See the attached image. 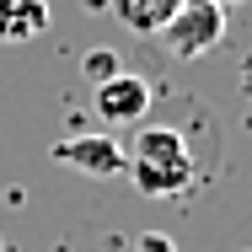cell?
I'll use <instances>...</instances> for the list:
<instances>
[{"label":"cell","mask_w":252,"mask_h":252,"mask_svg":"<svg viewBox=\"0 0 252 252\" xmlns=\"http://www.w3.org/2000/svg\"><path fill=\"white\" fill-rule=\"evenodd\" d=\"M183 0H113V16L129 27V32H140V38H156L166 22H172V11H177Z\"/></svg>","instance_id":"obj_6"},{"label":"cell","mask_w":252,"mask_h":252,"mask_svg":"<svg viewBox=\"0 0 252 252\" xmlns=\"http://www.w3.org/2000/svg\"><path fill=\"white\" fill-rule=\"evenodd\" d=\"M134 252H177V242H172L166 231H145V236L134 242Z\"/></svg>","instance_id":"obj_8"},{"label":"cell","mask_w":252,"mask_h":252,"mask_svg":"<svg viewBox=\"0 0 252 252\" xmlns=\"http://www.w3.org/2000/svg\"><path fill=\"white\" fill-rule=\"evenodd\" d=\"M156 38L177 54V59H204V54L225 38V11L209 5V0H183V5L172 11V22H166Z\"/></svg>","instance_id":"obj_2"},{"label":"cell","mask_w":252,"mask_h":252,"mask_svg":"<svg viewBox=\"0 0 252 252\" xmlns=\"http://www.w3.org/2000/svg\"><path fill=\"white\" fill-rule=\"evenodd\" d=\"M0 252H5V242H0Z\"/></svg>","instance_id":"obj_10"},{"label":"cell","mask_w":252,"mask_h":252,"mask_svg":"<svg viewBox=\"0 0 252 252\" xmlns=\"http://www.w3.org/2000/svg\"><path fill=\"white\" fill-rule=\"evenodd\" d=\"M49 156L59 166L81 172V177H124V172H129V151H124L113 134H70V140H59Z\"/></svg>","instance_id":"obj_3"},{"label":"cell","mask_w":252,"mask_h":252,"mask_svg":"<svg viewBox=\"0 0 252 252\" xmlns=\"http://www.w3.org/2000/svg\"><path fill=\"white\" fill-rule=\"evenodd\" d=\"M209 5H220V11H231V5H242V0H209Z\"/></svg>","instance_id":"obj_9"},{"label":"cell","mask_w":252,"mask_h":252,"mask_svg":"<svg viewBox=\"0 0 252 252\" xmlns=\"http://www.w3.org/2000/svg\"><path fill=\"white\" fill-rule=\"evenodd\" d=\"M92 113H97L102 124H113V129H118V124H140V118L151 113V81L118 70L113 81L92 86Z\"/></svg>","instance_id":"obj_4"},{"label":"cell","mask_w":252,"mask_h":252,"mask_svg":"<svg viewBox=\"0 0 252 252\" xmlns=\"http://www.w3.org/2000/svg\"><path fill=\"white\" fill-rule=\"evenodd\" d=\"M129 151V183L140 199H177L199 183V161H193V145L183 129L172 124H140V134L124 145Z\"/></svg>","instance_id":"obj_1"},{"label":"cell","mask_w":252,"mask_h":252,"mask_svg":"<svg viewBox=\"0 0 252 252\" xmlns=\"http://www.w3.org/2000/svg\"><path fill=\"white\" fill-rule=\"evenodd\" d=\"M49 32V0H0V43H32Z\"/></svg>","instance_id":"obj_5"},{"label":"cell","mask_w":252,"mask_h":252,"mask_svg":"<svg viewBox=\"0 0 252 252\" xmlns=\"http://www.w3.org/2000/svg\"><path fill=\"white\" fill-rule=\"evenodd\" d=\"M118 70H124V59H118L113 49H86V54H81V75H86L92 86H102V81H113Z\"/></svg>","instance_id":"obj_7"}]
</instances>
